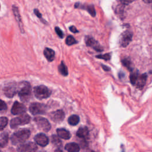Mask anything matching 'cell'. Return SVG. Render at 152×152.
Here are the masks:
<instances>
[{"label": "cell", "instance_id": "6da1fadb", "mask_svg": "<svg viewBox=\"0 0 152 152\" xmlns=\"http://www.w3.org/2000/svg\"><path fill=\"white\" fill-rule=\"evenodd\" d=\"M31 91V86L27 81H22L17 86V93L20 99L22 101H27L30 98Z\"/></svg>", "mask_w": 152, "mask_h": 152}, {"label": "cell", "instance_id": "7a4b0ae2", "mask_svg": "<svg viewBox=\"0 0 152 152\" xmlns=\"http://www.w3.org/2000/svg\"><path fill=\"white\" fill-rule=\"evenodd\" d=\"M30 135L29 130L23 129L14 133L11 137V141L13 144L17 145L25 142Z\"/></svg>", "mask_w": 152, "mask_h": 152}, {"label": "cell", "instance_id": "3957f363", "mask_svg": "<svg viewBox=\"0 0 152 152\" xmlns=\"http://www.w3.org/2000/svg\"><path fill=\"white\" fill-rule=\"evenodd\" d=\"M30 121V116L26 114L20 115L19 117L13 118L10 121V127L14 129L17 128L19 126L25 125L29 124Z\"/></svg>", "mask_w": 152, "mask_h": 152}, {"label": "cell", "instance_id": "277c9868", "mask_svg": "<svg viewBox=\"0 0 152 152\" xmlns=\"http://www.w3.org/2000/svg\"><path fill=\"white\" fill-rule=\"evenodd\" d=\"M33 92L35 97L38 99L49 98L51 94V92L44 85H40L35 87L34 88Z\"/></svg>", "mask_w": 152, "mask_h": 152}, {"label": "cell", "instance_id": "5b68a950", "mask_svg": "<svg viewBox=\"0 0 152 152\" xmlns=\"http://www.w3.org/2000/svg\"><path fill=\"white\" fill-rule=\"evenodd\" d=\"M46 110H47L46 106L40 103H38V102L32 103L29 106L30 112L34 115L44 114L46 113Z\"/></svg>", "mask_w": 152, "mask_h": 152}, {"label": "cell", "instance_id": "8992f818", "mask_svg": "<svg viewBox=\"0 0 152 152\" xmlns=\"http://www.w3.org/2000/svg\"><path fill=\"white\" fill-rule=\"evenodd\" d=\"M34 121L35 122L38 128L45 131V132H48L51 128V126L50 122L43 117H36L34 119Z\"/></svg>", "mask_w": 152, "mask_h": 152}, {"label": "cell", "instance_id": "52a82bcc", "mask_svg": "<svg viewBox=\"0 0 152 152\" xmlns=\"http://www.w3.org/2000/svg\"><path fill=\"white\" fill-rule=\"evenodd\" d=\"M133 38V33L131 31L127 30L123 32L120 39V44L122 47H127L131 42Z\"/></svg>", "mask_w": 152, "mask_h": 152}, {"label": "cell", "instance_id": "ba28073f", "mask_svg": "<svg viewBox=\"0 0 152 152\" xmlns=\"http://www.w3.org/2000/svg\"><path fill=\"white\" fill-rule=\"evenodd\" d=\"M37 150V146L33 142L22 144L17 147L18 152H34Z\"/></svg>", "mask_w": 152, "mask_h": 152}, {"label": "cell", "instance_id": "9c48e42d", "mask_svg": "<svg viewBox=\"0 0 152 152\" xmlns=\"http://www.w3.org/2000/svg\"><path fill=\"white\" fill-rule=\"evenodd\" d=\"M5 95L8 98H13L17 93V86L15 83H10L4 89Z\"/></svg>", "mask_w": 152, "mask_h": 152}, {"label": "cell", "instance_id": "30bf717a", "mask_svg": "<svg viewBox=\"0 0 152 152\" xmlns=\"http://www.w3.org/2000/svg\"><path fill=\"white\" fill-rule=\"evenodd\" d=\"M26 111V106L21 103L16 101L13 105L11 112L13 115H22Z\"/></svg>", "mask_w": 152, "mask_h": 152}, {"label": "cell", "instance_id": "8fae6325", "mask_svg": "<svg viewBox=\"0 0 152 152\" xmlns=\"http://www.w3.org/2000/svg\"><path fill=\"white\" fill-rule=\"evenodd\" d=\"M85 42L87 46L92 47L96 51L102 52L103 50L102 47L99 45L98 42H97L94 38L91 36H86L85 38Z\"/></svg>", "mask_w": 152, "mask_h": 152}, {"label": "cell", "instance_id": "7c38bea8", "mask_svg": "<svg viewBox=\"0 0 152 152\" xmlns=\"http://www.w3.org/2000/svg\"><path fill=\"white\" fill-rule=\"evenodd\" d=\"M51 119L55 122H60L63 121L65 118V114L63 110H57L50 114Z\"/></svg>", "mask_w": 152, "mask_h": 152}, {"label": "cell", "instance_id": "4fadbf2b", "mask_svg": "<svg viewBox=\"0 0 152 152\" xmlns=\"http://www.w3.org/2000/svg\"><path fill=\"white\" fill-rule=\"evenodd\" d=\"M36 143L42 147H45L49 143V139L48 137L43 133H40L35 135L34 138Z\"/></svg>", "mask_w": 152, "mask_h": 152}, {"label": "cell", "instance_id": "5bb4252c", "mask_svg": "<svg viewBox=\"0 0 152 152\" xmlns=\"http://www.w3.org/2000/svg\"><path fill=\"white\" fill-rule=\"evenodd\" d=\"M13 11L14 13V15L15 16V18L16 19V21L17 22L18 24H19V28L20 29V31L22 33H24V30L23 29V23L22 21V18L21 16H20V13L19 11L18 8L15 5H13Z\"/></svg>", "mask_w": 152, "mask_h": 152}, {"label": "cell", "instance_id": "9a60e30c", "mask_svg": "<svg viewBox=\"0 0 152 152\" xmlns=\"http://www.w3.org/2000/svg\"><path fill=\"white\" fill-rule=\"evenodd\" d=\"M147 78V75L146 74H143L141 75H139L135 83L137 87L139 88V89H142L145 86V84H146Z\"/></svg>", "mask_w": 152, "mask_h": 152}, {"label": "cell", "instance_id": "2e32d148", "mask_svg": "<svg viewBox=\"0 0 152 152\" xmlns=\"http://www.w3.org/2000/svg\"><path fill=\"white\" fill-rule=\"evenodd\" d=\"M58 136L61 139L68 140L71 138V134L69 131L64 128H58L57 130Z\"/></svg>", "mask_w": 152, "mask_h": 152}, {"label": "cell", "instance_id": "e0dca14e", "mask_svg": "<svg viewBox=\"0 0 152 152\" xmlns=\"http://www.w3.org/2000/svg\"><path fill=\"white\" fill-rule=\"evenodd\" d=\"M65 150L68 152H79L80 146L79 145L75 143H70L66 144L65 146Z\"/></svg>", "mask_w": 152, "mask_h": 152}, {"label": "cell", "instance_id": "ac0fdd59", "mask_svg": "<svg viewBox=\"0 0 152 152\" xmlns=\"http://www.w3.org/2000/svg\"><path fill=\"white\" fill-rule=\"evenodd\" d=\"M44 54L47 60L50 62H52L55 59V52L52 49L49 48H46L44 50Z\"/></svg>", "mask_w": 152, "mask_h": 152}, {"label": "cell", "instance_id": "d6986e66", "mask_svg": "<svg viewBox=\"0 0 152 152\" xmlns=\"http://www.w3.org/2000/svg\"><path fill=\"white\" fill-rule=\"evenodd\" d=\"M77 137L81 138V139H85L89 135V130L88 128L86 127H80L76 133Z\"/></svg>", "mask_w": 152, "mask_h": 152}, {"label": "cell", "instance_id": "ffe728a7", "mask_svg": "<svg viewBox=\"0 0 152 152\" xmlns=\"http://www.w3.org/2000/svg\"><path fill=\"white\" fill-rule=\"evenodd\" d=\"M9 141V134L4 133L0 135V147H4Z\"/></svg>", "mask_w": 152, "mask_h": 152}, {"label": "cell", "instance_id": "44dd1931", "mask_svg": "<svg viewBox=\"0 0 152 152\" xmlns=\"http://www.w3.org/2000/svg\"><path fill=\"white\" fill-rule=\"evenodd\" d=\"M80 121V118H79V116L78 115H73L71 116H70L69 117V118L68 120V122L69 123V124L71 126H74L77 125Z\"/></svg>", "mask_w": 152, "mask_h": 152}, {"label": "cell", "instance_id": "7402d4cb", "mask_svg": "<svg viewBox=\"0 0 152 152\" xmlns=\"http://www.w3.org/2000/svg\"><path fill=\"white\" fill-rule=\"evenodd\" d=\"M139 77V71H131V73L130 75V81H131V83H132L133 85H135Z\"/></svg>", "mask_w": 152, "mask_h": 152}, {"label": "cell", "instance_id": "603a6c76", "mask_svg": "<svg viewBox=\"0 0 152 152\" xmlns=\"http://www.w3.org/2000/svg\"><path fill=\"white\" fill-rule=\"evenodd\" d=\"M58 70L59 72L64 76H67L68 74V68L65 64L64 63L63 61L61 62V63L58 67Z\"/></svg>", "mask_w": 152, "mask_h": 152}, {"label": "cell", "instance_id": "cb8c5ba5", "mask_svg": "<svg viewBox=\"0 0 152 152\" xmlns=\"http://www.w3.org/2000/svg\"><path fill=\"white\" fill-rule=\"evenodd\" d=\"M122 63L123 65L125 66L126 68H127L128 70L130 71H132L133 70V64L131 63V60L129 58H124L122 59Z\"/></svg>", "mask_w": 152, "mask_h": 152}, {"label": "cell", "instance_id": "d4e9b609", "mask_svg": "<svg viewBox=\"0 0 152 152\" xmlns=\"http://www.w3.org/2000/svg\"><path fill=\"white\" fill-rule=\"evenodd\" d=\"M51 141L54 146H57L58 147H62V142L59 139L58 136L53 135L51 137Z\"/></svg>", "mask_w": 152, "mask_h": 152}, {"label": "cell", "instance_id": "484cf974", "mask_svg": "<svg viewBox=\"0 0 152 152\" xmlns=\"http://www.w3.org/2000/svg\"><path fill=\"white\" fill-rule=\"evenodd\" d=\"M8 124V119L6 117L0 118V131L3 130Z\"/></svg>", "mask_w": 152, "mask_h": 152}, {"label": "cell", "instance_id": "4316f807", "mask_svg": "<svg viewBox=\"0 0 152 152\" xmlns=\"http://www.w3.org/2000/svg\"><path fill=\"white\" fill-rule=\"evenodd\" d=\"M65 42H66V44L68 46H71V45H73L74 44H77V40H76L73 36L70 35L67 36V38H66V40H65Z\"/></svg>", "mask_w": 152, "mask_h": 152}, {"label": "cell", "instance_id": "83f0119b", "mask_svg": "<svg viewBox=\"0 0 152 152\" xmlns=\"http://www.w3.org/2000/svg\"><path fill=\"white\" fill-rule=\"evenodd\" d=\"M85 9H86V10L91 14V15L92 16L95 17L96 16V11L93 5H89L86 7H85Z\"/></svg>", "mask_w": 152, "mask_h": 152}, {"label": "cell", "instance_id": "f1b7e54d", "mask_svg": "<svg viewBox=\"0 0 152 152\" xmlns=\"http://www.w3.org/2000/svg\"><path fill=\"white\" fill-rule=\"evenodd\" d=\"M96 57L99 59H102L105 61H108L110 59V54H103V55H97Z\"/></svg>", "mask_w": 152, "mask_h": 152}, {"label": "cell", "instance_id": "f546056e", "mask_svg": "<svg viewBox=\"0 0 152 152\" xmlns=\"http://www.w3.org/2000/svg\"><path fill=\"white\" fill-rule=\"evenodd\" d=\"M34 15H35L41 20V21H42V23H46V22L45 21V20H44V19L42 18V15H41V13H40V11H39V10H38V9H34Z\"/></svg>", "mask_w": 152, "mask_h": 152}, {"label": "cell", "instance_id": "4dcf8cb0", "mask_svg": "<svg viewBox=\"0 0 152 152\" xmlns=\"http://www.w3.org/2000/svg\"><path fill=\"white\" fill-rule=\"evenodd\" d=\"M55 32L57 33V34H58V36L60 38H64V33L58 27H55Z\"/></svg>", "mask_w": 152, "mask_h": 152}, {"label": "cell", "instance_id": "1f68e13d", "mask_svg": "<svg viewBox=\"0 0 152 152\" xmlns=\"http://www.w3.org/2000/svg\"><path fill=\"white\" fill-rule=\"evenodd\" d=\"M7 108L6 103L2 100L0 99V110H4Z\"/></svg>", "mask_w": 152, "mask_h": 152}, {"label": "cell", "instance_id": "d6a6232c", "mask_svg": "<svg viewBox=\"0 0 152 152\" xmlns=\"http://www.w3.org/2000/svg\"><path fill=\"white\" fill-rule=\"evenodd\" d=\"M69 29H70V30L71 32H73L74 33H78L79 32V30H77V29H76V27L75 26H70V27H69Z\"/></svg>", "mask_w": 152, "mask_h": 152}, {"label": "cell", "instance_id": "836d02e7", "mask_svg": "<svg viewBox=\"0 0 152 152\" xmlns=\"http://www.w3.org/2000/svg\"><path fill=\"white\" fill-rule=\"evenodd\" d=\"M102 67L103 70H104L106 71H109L110 70V68L108 67H106V66H105L104 65H102Z\"/></svg>", "mask_w": 152, "mask_h": 152}, {"label": "cell", "instance_id": "e575fe53", "mask_svg": "<svg viewBox=\"0 0 152 152\" xmlns=\"http://www.w3.org/2000/svg\"><path fill=\"white\" fill-rule=\"evenodd\" d=\"M54 152H63V151H62L61 150H60V149H57V150H55Z\"/></svg>", "mask_w": 152, "mask_h": 152}, {"label": "cell", "instance_id": "d590c367", "mask_svg": "<svg viewBox=\"0 0 152 152\" xmlns=\"http://www.w3.org/2000/svg\"><path fill=\"white\" fill-rule=\"evenodd\" d=\"M40 152H45V151H40Z\"/></svg>", "mask_w": 152, "mask_h": 152}, {"label": "cell", "instance_id": "8d00e7d4", "mask_svg": "<svg viewBox=\"0 0 152 152\" xmlns=\"http://www.w3.org/2000/svg\"><path fill=\"white\" fill-rule=\"evenodd\" d=\"M0 152H3V151H0Z\"/></svg>", "mask_w": 152, "mask_h": 152}, {"label": "cell", "instance_id": "74e56055", "mask_svg": "<svg viewBox=\"0 0 152 152\" xmlns=\"http://www.w3.org/2000/svg\"><path fill=\"white\" fill-rule=\"evenodd\" d=\"M0 7H1V5H0Z\"/></svg>", "mask_w": 152, "mask_h": 152}, {"label": "cell", "instance_id": "f35d334b", "mask_svg": "<svg viewBox=\"0 0 152 152\" xmlns=\"http://www.w3.org/2000/svg\"><path fill=\"white\" fill-rule=\"evenodd\" d=\"M92 152H95V151H92Z\"/></svg>", "mask_w": 152, "mask_h": 152}]
</instances>
